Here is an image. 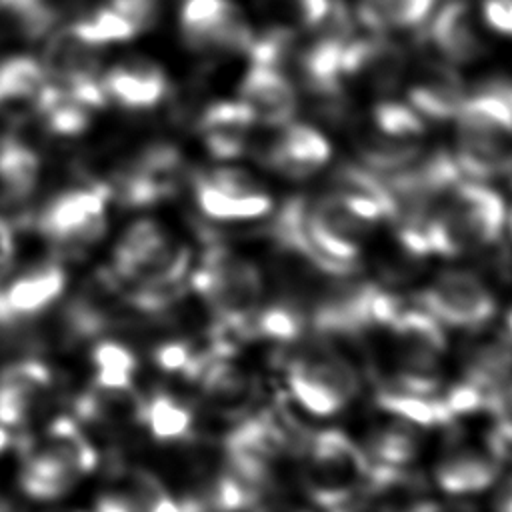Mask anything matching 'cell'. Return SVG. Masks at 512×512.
Listing matches in <instances>:
<instances>
[{"label":"cell","mask_w":512,"mask_h":512,"mask_svg":"<svg viewBox=\"0 0 512 512\" xmlns=\"http://www.w3.org/2000/svg\"><path fill=\"white\" fill-rule=\"evenodd\" d=\"M302 486L324 510L338 512L368 494L372 460L344 430L324 428L302 440Z\"/></svg>","instance_id":"1"},{"label":"cell","mask_w":512,"mask_h":512,"mask_svg":"<svg viewBox=\"0 0 512 512\" xmlns=\"http://www.w3.org/2000/svg\"><path fill=\"white\" fill-rule=\"evenodd\" d=\"M504 198L478 182H458L436 204L426 240L430 254L458 256L492 246L506 226Z\"/></svg>","instance_id":"2"},{"label":"cell","mask_w":512,"mask_h":512,"mask_svg":"<svg viewBox=\"0 0 512 512\" xmlns=\"http://www.w3.org/2000/svg\"><path fill=\"white\" fill-rule=\"evenodd\" d=\"M206 244V252L198 268L190 272L188 284L212 310L218 330L244 336L262 306L264 276L250 258L220 244V240H206Z\"/></svg>","instance_id":"3"},{"label":"cell","mask_w":512,"mask_h":512,"mask_svg":"<svg viewBox=\"0 0 512 512\" xmlns=\"http://www.w3.org/2000/svg\"><path fill=\"white\" fill-rule=\"evenodd\" d=\"M456 120V164L462 174L490 180L512 170V106L480 86L466 96Z\"/></svg>","instance_id":"4"},{"label":"cell","mask_w":512,"mask_h":512,"mask_svg":"<svg viewBox=\"0 0 512 512\" xmlns=\"http://www.w3.org/2000/svg\"><path fill=\"white\" fill-rule=\"evenodd\" d=\"M284 380L296 404L314 416L342 412L362 388L354 362L326 336L306 342L288 356Z\"/></svg>","instance_id":"5"},{"label":"cell","mask_w":512,"mask_h":512,"mask_svg":"<svg viewBox=\"0 0 512 512\" xmlns=\"http://www.w3.org/2000/svg\"><path fill=\"white\" fill-rule=\"evenodd\" d=\"M386 330L394 370L384 386L416 394H436L440 388L442 358L448 350L444 326L420 306H402Z\"/></svg>","instance_id":"6"},{"label":"cell","mask_w":512,"mask_h":512,"mask_svg":"<svg viewBox=\"0 0 512 512\" xmlns=\"http://www.w3.org/2000/svg\"><path fill=\"white\" fill-rule=\"evenodd\" d=\"M108 184H90L66 190L50 200L36 218L38 230L60 248L82 250L96 244L106 228Z\"/></svg>","instance_id":"7"},{"label":"cell","mask_w":512,"mask_h":512,"mask_svg":"<svg viewBox=\"0 0 512 512\" xmlns=\"http://www.w3.org/2000/svg\"><path fill=\"white\" fill-rule=\"evenodd\" d=\"M416 302L442 326L460 330H478L496 314V298L486 282L460 268L440 272L416 294Z\"/></svg>","instance_id":"8"},{"label":"cell","mask_w":512,"mask_h":512,"mask_svg":"<svg viewBox=\"0 0 512 512\" xmlns=\"http://www.w3.org/2000/svg\"><path fill=\"white\" fill-rule=\"evenodd\" d=\"M180 32L196 52L246 54L254 40L250 22L232 0H184Z\"/></svg>","instance_id":"9"},{"label":"cell","mask_w":512,"mask_h":512,"mask_svg":"<svg viewBox=\"0 0 512 512\" xmlns=\"http://www.w3.org/2000/svg\"><path fill=\"white\" fill-rule=\"evenodd\" d=\"M184 178L186 162L182 152L168 142H160L144 148L108 188L122 204L136 208L172 198Z\"/></svg>","instance_id":"10"},{"label":"cell","mask_w":512,"mask_h":512,"mask_svg":"<svg viewBox=\"0 0 512 512\" xmlns=\"http://www.w3.org/2000/svg\"><path fill=\"white\" fill-rule=\"evenodd\" d=\"M404 48L382 32L352 36L342 52V76L366 82L376 92H388L400 84L406 72Z\"/></svg>","instance_id":"11"},{"label":"cell","mask_w":512,"mask_h":512,"mask_svg":"<svg viewBox=\"0 0 512 512\" xmlns=\"http://www.w3.org/2000/svg\"><path fill=\"white\" fill-rule=\"evenodd\" d=\"M332 156L330 142L310 124L288 122L280 134L262 150L260 160L290 180H304L316 174Z\"/></svg>","instance_id":"12"},{"label":"cell","mask_w":512,"mask_h":512,"mask_svg":"<svg viewBox=\"0 0 512 512\" xmlns=\"http://www.w3.org/2000/svg\"><path fill=\"white\" fill-rule=\"evenodd\" d=\"M238 94L256 122L272 128H282L294 120L298 110V96L292 80L284 70L250 64L240 80Z\"/></svg>","instance_id":"13"},{"label":"cell","mask_w":512,"mask_h":512,"mask_svg":"<svg viewBox=\"0 0 512 512\" xmlns=\"http://www.w3.org/2000/svg\"><path fill=\"white\" fill-rule=\"evenodd\" d=\"M502 460L488 446L486 450L474 448L470 444L450 448L434 464L436 486L452 496L476 494L494 486L500 478Z\"/></svg>","instance_id":"14"},{"label":"cell","mask_w":512,"mask_h":512,"mask_svg":"<svg viewBox=\"0 0 512 512\" xmlns=\"http://www.w3.org/2000/svg\"><path fill=\"white\" fill-rule=\"evenodd\" d=\"M224 342L204 362L200 374L196 376L204 398L222 412L242 414L250 408L256 394L254 376L236 360L230 358L228 350L222 348Z\"/></svg>","instance_id":"15"},{"label":"cell","mask_w":512,"mask_h":512,"mask_svg":"<svg viewBox=\"0 0 512 512\" xmlns=\"http://www.w3.org/2000/svg\"><path fill=\"white\" fill-rule=\"evenodd\" d=\"M254 124L256 118L242 100H218L202 110L196 128L214 158L232 160L246 152Z\"/></svg>","instance_id":"16"},{"label":"cell","mask_w":512,"mask_h":512,"mask_svg":"<svg viewBox=\"0 0 512 512\" xmlns=\"http://www.w3.org/2000/svg\"><path fill=\"white\" fill-rule=\"evenodd\" d=\"M64 288L66 272L60 264H42L24 272L0 288V322L38 316L62 296Z\"/></svg>","instance_id":"17"},{"label":"cell","mask_w":512,"mask_h":512,"mask_svg":"<svg viewBox=\"0 0 512 512\" xmlns=\"http://www.w3.org/2000/svg\"><path fill=\"white\" fill-rule=\"evenodd\" d=\"M108 100L128 110H148L168 94V78L164 70L146 58H134L110 68L100 76Z\"/></svg>","instance_id":"18"},{"label":"cell","mask_w":512,"mask_h":512,"mask_svg":"<svg viewBox=\"0 0 512 512\" xmlns=\"http://www.w3.org/2000/svg\"><path fill=\"white\" fill-rule=\"evenodd\" d=\"M430 46L452 64H470L482 54V40L474 26L468 2L450 0L432 18L426 30Z\"/></svg>","instance_id":"19"},{"label":"cell","mask_w":512,"mask_h":512,"mask_svg":"<svg viewBox=\"0 0 512 512\" xmlns=\"http://www.w3.org/2000/svg\"><path fill=\"white\" fill-rule=\"evenodd\" d=\"M512 378V342L502 334H484L468 342L460 356V380L484 394Z\"/></svg>","instance_id":"20"},{"label":"cell","mask_w":512,"mask_h":512,"mask_svg":"<svg viewBox=\"0 0 512 512\" xmlns=\"http://www.w3.org/2000/svg\"><path fill=\"white\" fill-rule=\"evenodd\" d=\"M48 382V370L38 362H22L4 370L0 376V424L20 426Z\"/></svg>","instance_id":"21"},{"label":"cell","mask_w":512,"mask_h":512,"mask_svg":"<svg viewBox=\"0 0 512 512\" xmlns=\"http://www.w3.org/2000/svg\"><path fill=\"white\" fill-rule=\"evenodd\" d=\"M82 476L78 468L46 440L42 446L28 448L22 466V488L34 498H56L64 494Z\"/></svg>","instance_id":"22"},{"label":"cell","mask_w":512,"mask_h":512,"mask_svg":"<svg viewBox=\"0 0 512 512\" xmlns=\"http://www.w3.org/2000/svg\"><path fill=\"white\" fill-rule=\"evenodd\" d=\"M46 88L48 76L40 60L12 56L0 62V112L16 116L28 108L36 110Z\"/></svg>","instance_id":"23"},{"label":"cell","mask_w":512,"mask_h":512,"mask_svg":"<svg viewBox=\"0 0 512 512\" xmlns=\"http://www.w3.org/2000/svg\"><path fill=\"white\" fill-rule=\"evenodd\" d=\"M408 100L422 118L446 122L458 114L466 92L456 72L450 68H434L426 78L410 86Z\"/></svg>","instance_id":"24"},{"label":"cell","mask_w":512,"mask_h":512,"mask_svg":"<svg viewBox=\"0 0 512 512\" xmlns=\"http://www.w3.org/2000/svg\"><path fill=\"white\" fill-rule=\"evenodd\" d=\"M194 196L200 212L216 222L256 220L272 210V198L268 196V192H258L250 196L228 194L206 182L200 174L194 176Z\"/></svg>","instance_id":"25"},{"label":"cell","mask_w":512,"mask_h":512,"mask_svg":"<svg viewBox=\"0 0 512 512\" xmlns=\"http://www.w3.org/2000/svg\"><path fill=\"white\" fill-rule=\"evenodd\" d=\"M40 178V158L24 142L0 140V202L18 204L26 200Z\"/></svg>","instance_id":"26"},{"label":"cell","mask_w":512,"mask_h":512,"mask_svg":"<svg viewBox=\"0 0 512 512\" xmlns=\"http://www.w3.org/2000/svg\"><path fill=\"white\" fill-rule=\"evenodd\" d=\"M422 450V438L418 426L392 418L376 426L368 438L366 454L374 464L388 468H408Z\"/></svg>","instance_id":"27"},{"label":"cell","mask_w":512,"mask_h":512,"mask_svg":"<svg viewBox=\"0 0 512 512\" xmlns=\"http://www.w3.org/2000/svg\"><path fill=\"white\" fill-rule=\"evenodd\" d=\"M374 400L386 414L406 420L418 428H438L454 422V416L438 394H416L382 386Z\"/></svg>","instance_id":"28"},{"label":"cell","mask_w":512,"mask_h":512,"mask_svg":"<svg viewBox=\"0 0 512 512\" xmlns=\"http://www.w3.org/2000/svg\"><path fill=\"white\" fill-rule=\"evenodd\" d=\"M436 0H358L356 16L370 32L406 30L420 26Z\"/></svg>","instance_id":"29"},{"label":"cell","mask_w":512,"mask_h":512,"mask_svg":"<svg viewBox=\"0 0 512 512\" xmlns=\"http://www.w3.org/2000/svg\"><path fill=\"white\" fill-rule=\"evenodd\" d=\"M356 148H358L362 166L378 174H390V172L402 170L422 156V146L418 140L394 138L378 130L362 132L356 140Z\"/></svg>","instance_id":"30"},{"label":"cell","mask_w":512,"mask_h":512,"mask_svg":"<svg viewBox=\"0 0 512 512\" xmlns=\"http://www.w3.org/2000/svg\"><path fill=\"white\" fill-rule=\"evenodd\" d=\"M306 330V312L298 304L282 298L274 304L260 306L250 320L244 336L262 338L276 344H292L300 340Z\"/></svg>","instance_id":"31"},{"label":"cell","mask_w":512,"mask_h":512,"mask_svg":"<svg viewBox=\"0 0 512 512\" xmlns=\"http://www.w3.org/2000/svg\"><path fill=\"white\" fill-rule=\"evenodd\" d=\"M140 422L160 442L186 440L192 432V410L170 394H154L140 404Z\"/></svg>","instance_id":"32"},{"label":"cell","mask_w":512,"mask_h":512,"mask_svg":"<svg viewBox=\"0 0 512 512\" xmlns=\"http://www.w3.org/2000/svg\"><path fill=\"white\" fill-rule=\"evenodd\" d=\"M70 30L90 46H104L112 42H124L134 38L138 32L136 28L108 4L104 8L94 10L92 14L84 16L82 20L74 22Z\"/></svg>","instance_id":"33"},{"label":"cell","mask_w":512,"mask_h":512,"mask_svg":"<svg viewBox=\"0 0 512 512\" xmlns=\"http://www.w3.org/2000/svg\"><path fill=\"white\" fill-rule=\"evenodd\" d=\"M94 384L102 388H132L136 372L134 354L116 342H100L92 352Z\"/></svg>","instance_id":"34"},{"label":"cell","mask_w":512,"mask_h":512,"mask_svg":"<svg viewBox=\"0 0 512 512\" xmlns=\"http://www.w3.org/2000/svg\"><path fill=\"white\" fill-rule=\"evenodd\" d=\"M484 410L492 420L488 446L504 462V458L512 456V378L486 394Z\"/></svg>","instance_id":"35"},{"label":"cell","mask_w":512,"mask_h":512,"mask_svg":"<svg viewBox=\"0 0 512 512\" xmlns=\"http://www.w3.org/2000/svg\"><path fill=\"white\" fill-rule=\"evenodd\" d=\"M372 120L378 132L394 138L420 140L426 132L424 118L412 106L400 102H378L372 110Z\"/></svg>","instance_id":"36"},{"label":"cell","mask_w":512,"mask_h":512,"mask_svg":"<svg viewBox=\"0 0 512 512\" xmlns=\"http://www.w3.org/2000/svg\"><path fill=\"white\" fill-rule=\"evenodd\" d=\"M334 0H262V6L274 12L282 26L314 32L330 14Z\"/></svg>","instance_id":"37"},{"label":"cell","mask_w":512,"mask_h":512,"mask_svg":"<svg viewBox=\"0 0 512 512\" xmlns=\"http://www.w3.org/2000/svg\"><path fill=\"white\" fill-rule=\"evenodd\" d=\"M206 182H210L212 186H216L222 192L228 194H236V196H250V194H258L264 192V188L260 186V182L256 180L254 174H250L244 168L238 166H222V168H214L212 172L200 174Z\"/></svg>","instance_id":"38"},{"label":"cell","mask_w":512,"mask_h":512,"mask_svg":"<svg viewBox=\"0 0 512 512\" xmlns=\"http://www.w3.org/2000/svg\"><path fill=\"white\" fill-rule=\"evenodd\" d=\"M442 400H444L446 408L450 410V414L456 418V416L484 410L486 394L482 390H478L476 386H472L464 380H458L442 394Z\"/></svg>","instance_id":"39"},{"label":"cell","mask_w":512,"mask_h":512,"mask_svg":"<svg viewBox=\"0 0 512 512\" xmlns=\"http://www.w3.org/2000/svg\"><path fill=\"white\" fill-rule=\"evenodd\" d=\"M482 16L492 30L512 36V0H484Z\"/></svg>","instance_id":"40"},{"label":"cell","mask_w":512,"mask_h":512,"mask_svg":"<svg viewBox=\"0 0 512 512\" xmlns=\"http://www.w3.org/2000/svg\"><path fill=\"white\" fill-rule=\"evenodd\" d=\"M402 512H478L472 502L460 500H420Z\"/></svg>","instance_id":"41"},{"label":"cell","mask_w":512,"mask_h":512,"mask_svg":"<svg viewBox=\"0 0 512 512\" xmlns=\"http://www.w3.org/2000/svg\"><path fill=\"white\" fill-rule=\"evenodd\" d=\"M14 252H16V244H14L12 226L8 220L0 218V278L8 272Z\"/></svg>","instance_id":"42"},{"label":"cell","mask_w":512,"mask_h":512,"mask_svg":"<svg viewBox=\"0 0 512 512\" xmlns=\"http://www.w3.org/2000/svg\"><path fill=\"white\" fill-rule=\"evenodd\" d=\"M96 512H136L130 494L124 492H112L104 494L96 502Z\"/></svg>","instance_id":"43"},{"label":"cell","mask_w":512,"mask_h":512,"mask_svg":"<svg viewBox=\"0 0 512 512\" xmlns=\"http://www.w3.org/2000/svg\"><path fill=\"white\" fill-rule=\"evenodd\" d=\"M492 508L494 512H512V474L506 476L498 486Z\"/></svg>","instance_id":"44"},{"label":"cell","mask_w":512,"mask_h":512,"mask_svg":"<svg viewBox=\"0 0 512 512\" xmlns=\"http://www.w3.org/2000/svg\"><path fill=\"white\" fill-rule=\"evenodd\" d=\"M14 444H16V438H14V434L10 432V428L4 426V424H0V452L12 448Z\"/></svg>","instance_id":"45"},{"label":"cell","mask_w":512,"mask_h":512,"mask_svg":"<svg viewBox=\"0 0 512 512\" xmlns=\"http://www.w3.org/2000/svg\"><path fill=\"white\" fill-rule=\"evenodd\" d=\"M258 512H310V510L296 508V506H288V504H272V506L258 508Z\"/></svg>","instance_id":"46"},{"label":"cell","mask_w":512,"mask_h":512,"mask_svg":"<svg viewBox=\"0 0 512 512\" xmlns=\"http://www.w3.org/2000/svg\"><path fill=\"white\" fill-rule=\"evenodd\" d=\"M338 512H374V510L370 506H364L362 502H356V504H352V506H348L344 510H338Z\"/></svg>","instance_id":"47"},{"label":"cell","mask_w":512,"mask_h":512,"mask_svg":"<svg viewBox=\"0 0 512 512\" xmlns=\"http://www.w3.org/2000/svg\"><path fill=\"white\" fill-rule=\"evenodd\" d=\"M506 326H508V338H510V342H512V310L508 312V318H506Z\"/></svg>","instance_id":"48"},{"label":"cell","mask_w":512,"mask_h":512,"mask_svg":"<svg viewBox=\"0 0 512 512\" xmlns=\"http://www.w3.org/2000/svg\"><path fill=\"white\" fill-rule=\"evenodd\" d=\"M506 224L510 226V234H512V210L506 214Z\"/></svg>","instance_id":"49"}]
</instances>
